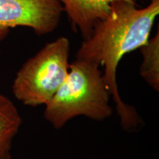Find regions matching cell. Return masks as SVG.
I'll return each mask as SVG.
<instances>
[{
	"label": "cell",
	"mask_w": 159,
	"mask_h": 159,
	"mask_svg": "<svg viewBox=\"0 0 159 159\" xmlns=\"http://www.w3.org/2000/svg\"><path fill=\"white\" fill-rule=\"evenodd\" d=\"M70 43L66 38L47 43L27 60L16 75L12 91L25 105H45L62 85L69 73Z\"/></svg>",
	"instance_id": "cell-3"
},
{
	"label": "cell",
	"mask_w": 159,
	"mask_h": 159,
	"mask_svg": "<svg viewBox=\"0 0 159 159\" xmlns=\"http://www.w3.org/2000/svg\"><path fill=\"white\" fill-rule=\"evenodd\" d=\"M117 0H60L70 19L72 28L78 29L84 40L89 39L94 25L109 15L111 4ZM135 2L136 0H125Z\"/></svg>",
	"instance_id": "cell-5"
},
{
	"label": "cell",
	"mask_w": 159,
	"mask_h": 159,
	"mask_svg": "<svg viewBox=\"0 0 159 159\" xmlns=\"http://www.w3.org/2000/svg\"><path fill=\"white\" fill-rule=\"evenodd\" d=\"M158 13L159 0H151L150 5L143 9H136L135 2L115 1L111 4L109 15L94 25L91 36L84 40L77 52L76 58L104 67L103 77L116 103L121 126L126 131L136 130L142 120L136 109L121 98L117 68L125 55L148 43Z\"/></svg>",
	"instance_id": "cell-1"
},
{
	"label": "cell",
	"mask_w": 159,
	"mask_h": 159,
	"mask_svg": "<svg viewBox=\"0 0 159 159\" xmlns=\"http://www.w3.org/2000/svg\"><path fill=\"white\" fill-rule=\"evenodd\" d=\"M63 11L60 0H0V41L16 27H29L38 35L52 33Z\"/></svg>",
	"instance_id": "cell-4"
},
{
	"label": "cell",
	"mask_w": 159,
	"mask_h": 159,
	"mask_svg": "<svg viewBox=\"0 0 159 159\" xmlns=\"http://www.w3.org/2000/svg\"><path fill=\"white\" fill-rule=\"evenodd\" d=\"M17 134L0 133V159H11L13 141Z\"/></svg>",
	"instance_id": "cell-8"
},
{
	"label": "cell",
	"mask_w": 159,
	"mask_h": 159,
	"mask_svg": "<svg viewBox=\"0 0 159 159\" xmlns=\"http://www.w3.org/2000/svg\"><path fill=\"white\" fill-rule=\"evenodd\" d=\"M111 97L99 65L76 58L62 85L45 105L43 116L57 130L80 116L103 121L113 114Z\"/></svg>",
	"instance_id": "cell-2"
},
{
	"label": "cell",
	"mask_w": 159,
	"mask_h": 159,
	"mask_svg": "<svg viewBox=\"0 0 159 159\" xmlns=\"http://www.w3.org/2000/svg\"><path fill=\"white\" fill-rule=\"evenodd\" d=\"M143 61L140 75L155 91L159 90V35L158 30L147 44L141 47Z\"/></svg>",
	"instance_id": "cell-6"
},
{
	"label": "cell",
	"mask_w": 159,
	"mask_h": 159,
	"mask_svg": "<svg viewBox=\"0 0 159 159\" xmlns=\"http://www.w3.org/2000/svg\"><path fill=\"white\" fill-rule=\"evenodd\" d=\"M22 119L13 102L0 94V133L18 134Z\"/></svg>",
	"instance_id": "cell-7"
}]
</instances>
